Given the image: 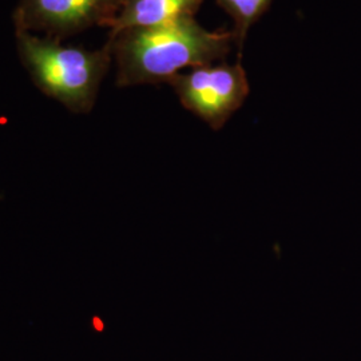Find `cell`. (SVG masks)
<instances>
[{
  "label": "cell",
  "mask_w": 361,
  "mask_h": 361,
  "mask_svg": "<svg viewBox=\"0 0 361 361\" xmlns=\"http://www.w3.org/2000/svg\"><path fill=\"white\" fill-rule=\"evenodd\" d=\"M180 104L216 131L244 104L250 86L245 70L235 65L200 66L168 82Z\"/></svg>",
  "instance_id": "3"
},
{
  "label": "cell",
  "mask_w": 361,
  "mask_h": 361,
  "mask_svg": "<svg viewBox=\"0 0 361 361\" xmlns=\"http://www.w3.org/2000/svg\"><path fill=\"white\" fill-rule=\"evenodd\" d=\"M219 7L228 13L234 22L232 32L234 43L238 47L241 59L243 47L250 27L271 7V0H216Z\"/></svg>",
  "instance_id": "6"
},
{
  "label": "cell",
  "mask_w": 361,
  "mask_h": 361,
  "mask_svg": "<svg viewBox=\"0 0 361 361\" xmlns=\"http://www.w3.org/2000/svg\"><path fill=\"white\" fill-rule=\"evenodd\" d=\"M111 43L116 62V85H157L180 74L185 67L222 61L232 50V31H209L194 16L161 26L135 27L119 32Z\"/></svg>",
  "instance_id": "1"
},
{
  "label": "cell",
  "mask_w": 361,
  "mask_h": 361,
  "mask_svg": "<svg viewBox=\"0 0 361 361\" xmlns=\"http://www.w3.org/2000/svg\"><path fill=\"white\" fill-rule=\"evenodd\" d=\"M16 43L22 65L39 90L74 113L90 111L113 59L110 42L99 50H86L16 32Z\"/></svg>",
  "instance_id": "2"
},
{
  "label": "cell",
  "mask_w": 361,
  "mask_h": 361,
  "mask_svg": "<svg viewBox=\"0 0 361 361\" xmlns=\"http://www.w3.org/2000/svg\"><path fill=\"white\" fill-rule=\"evenodd\" d=\"M204 0H123L109 38L135 27H154L194 16Z\"/></svg>",
  "instance_id": "5"
},
{
  "label": "cell",
  "mask_w": 361,
  "mask_h": 361,
  "mask_svg": "<svg viewBox=\"0 0 361 361\" xmlns=\"http://www.w3.org/2000/svg\"><path fill=\"white\" fill-rule=\"evenodd\" d=\"M123 0H20L13 11L16 32H44L61 42L91 27L111 28Z\"/></svg>",
  "instance_id": "4"
}]
</instances>
